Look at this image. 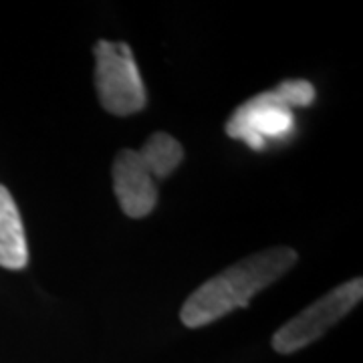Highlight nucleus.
Wrapping results in <instances>:
<instances>
[{
	"label": "nucleus",
	"mask_w": 363,
	"mask_h": 363,
	"mask_svg": "<svg viewBox=\"0 0 363 363\" xmlns=\"http://www.w3.org/2000/svg\"><path fill=\"white\" fill-rule=\"evenodd\" d=\"M315 101V87L305 79H289L277 87L240 104L226 121V133L245 142L255 152L269 142H281L295 131L293 107H307Z\"/></svg>",
	"instance_id": "f03ea898"
},
{
	"label": "nucleus",
	"mask_w": 363,
	"mask_h": 363,
	"mask_svg": "<svg viewBox=\"0 0 363 363\" xmlns=\"http://www.w3.org/2000/svg\"><path fill=\"white\" fill-rule=\"evenodd\" d=\"M95 85L101 105L113 116H131L145 107V87L128 43L95 45Z\"/></svg>",
	"instance_id": "7ed1b4c3"
},
{
	"label": "nucleus",
	"mask_w": 363,
	"mask_h": 363,
	"mask_svg": "<svg viewBox=\"0 0 363 363\" xmlns=\"http://www.w3.org/2000/svg\"><path fill=\"white\" fill-rule=\"evenodd\" d=\"M28 262L25 226L11 192L0 184V267L21 271Z\"/></svg>",
	"instance_id": "423d86ee"
},
{
	"label": "nucleus",
	"mask_w": 363,
	"mask_h": 363,
	"mask_svg": "<svg viewBox=\"0 0 363 363\" xmlns=\"http://www.w3.org/2000/svg\"><path fill=\"white\" fill-rule=\"evenodd\" d=\"M113 190L130 218H145L157 202L156 180L138 152L121 150L113 162Z\"/></svg>",
	"instance_id": "39448f33"
},
{
	"label": "nucleus",
	"mask_w": 363,
	"mask_h": 363,
	"mask_svg": "<svg viewBox=\"0 0 363 363\" xmlns=\"http://www.w3.org/2000/svg\"><path fill=\"white\" fill-rule=\"evenodd\" d=\"M297 262L293 248L274 247L238 260L220 274L198 286L182 307V323L204 327L214 323L234 309L247 307L250 298L271 286Z\"/></svg>",
	"instance_id": "f257e3e1"
},
{
	"label": "nucleus",
	"mask_w": 363,
	"mask_h": 363,
	"mask_svg": "<svg viewBox=\"0 0 363 363\" xmlns=\"http://www.w3.org/2000/svg\"><path fill=\"white\" fill-rule=\"evenodd\" d=\"M154 180L168 178L184 160V150L169 133H154L138 152Z\"/></svg>",
	"instance_id": "0eeeda50"
},
{
	"label": "nucleus",
	"mask_w": 363,
	"mask_h": 363,
	"mask_svg": "<svg viewBox=\"0 0 363 363\" xmlns=\"http://www.w3.org/2000/svg\"><path fill=\"white\" fill-rule=\"evenodd\" d=\"M362 297L363 281L359 277L335 286L283 325L272 337V347L279 353H295L311 345L313 341L327 333V329L339 323L353 307H357Z\"/></svg>",
	"instance_id": "20e7f679"
}]
</instances>
